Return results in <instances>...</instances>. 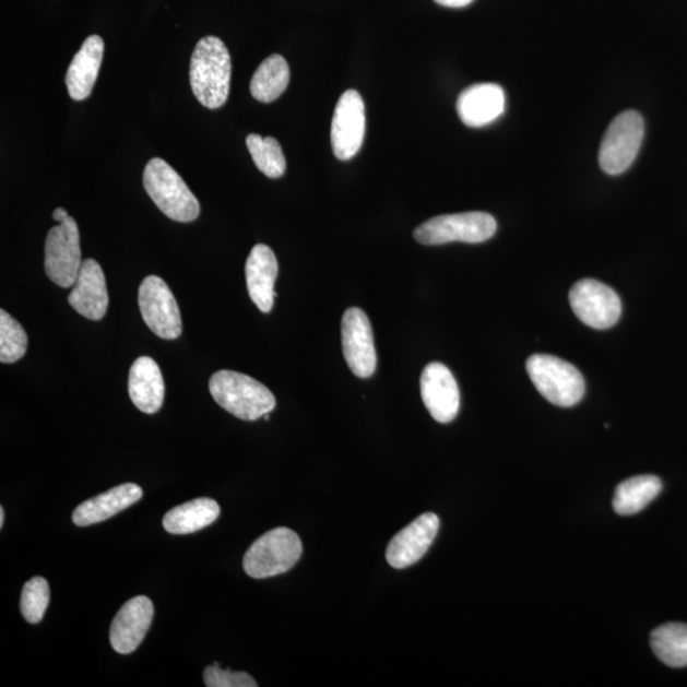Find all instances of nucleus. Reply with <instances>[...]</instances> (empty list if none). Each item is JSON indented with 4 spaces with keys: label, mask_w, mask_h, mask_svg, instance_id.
<instances>
[{
    "label": "nucleus",
    "mask_w": 687,
    "mask_h": 687,
    "mask_svg": "<svg viewBox=\"0 0 687 687\" xmlns=\"http://www.w3.org/2000/svg\"><path fill=\"white\" fill-rule=\"evenodd\" d=\"M230 56L225 43L215 36L200 40L190 63V83L200 104L220 109L227 103L230 86Z\"/></svg>",
    "instance_id": "1"
},
{
    "label": "nucleus",
    "mask_w": 687,
    "mask_h": 687,
    "mask_svg": "<svg viewBox=\"0 0 687 687\" xmlns=\"http://www.w3.org/2000/svg\"><path fill=\"white\" fill-rule=\"evenodd\" d=\"M210 390L215 403L242 421H258L272 413L276 405L272 391L264 384L234 370L214 374Z\"/></svg>",
    "instance_id": "2"
},
{
    "label": "nucleus",
    "mask_w": 687,
    "mask_h": 687,
    "mask_svg": "<svg viewBox=\"0 0 687 687\" xmlns=\"http://www.w3.org/2000/svg\"><path fill=\"white\" fill-rule=\"evenodd\" d=\"M143 183L146 194L169 220L189 223L199 217V200L166 161L151 159L144 169Z\"/></svg>",
    "instance_id": "3"
},
{
    "label": "nucleus",
    "mask_w": 687,
    "mask_h": 687,
    "mask_svg": "<svg viewBox=\"0 0 687 687\" xmlns=\"http://www.w3.org/2000/svg\"><path fill=\"white\" fill-rule=\"evenodd\" d=\"M304 545L295 531L270 530L254 542L244 557L247 576L264 579L287 573L303 557Z\"/></svg>",
    "instance_id": "4"
},
{
    "label": "nucleus",
    "mask_w": 687,
    "mask_h": 687,
    "mask_svg": "<svg viewBox=\"0 0 687 687\" xmlns=\"http://www.w3.org/2000/svg\"><path fill=\"white\" fill-rule=\"evenodd\" d=\"M526 369L536 390L554 405L572 407L584 396L583 376L566 360L549 354H534Z\"/></svg>",
    "instance_id": "5"
},
{
    "label": "nucleus",
    "mask_w": 687,
    "mask_h": 687,
    "mask_svg": "<svg viewBox=\"0 0 687 687\" xmlns=\"http://www.w3.org/2000/svg\"><path fill=\"white\" fill-rule=\"evenodd\" d=\"M497 232V221L484 212L439 215L414 230L416 241L426 246L451 242L482 244Z\"/></svg>",
    "instance_id": "6"
},
{
    "label": "nucleus",
    "mask_w": 687,
    "mask_h": 687,
    "mask_svg": "<svg viewBox=\"0 0 687 687\" xmlns=\"http://www.w3.org/2000/svg\"><path fill=\"white\" fill-rule=\"evenodd\" d=\"M644 138V120L637 111H624L609 123L602 139L599 162L607 175H620L636 161Z\"/></svg>",
    "instance_id": "7"
},
{
    "label": "nucleus",
    "mask_w": 687,
    "mask_h": 687,
    "mask_svg": "<svg viewBox=\"0 0 687 687\" xmlns=\"http://www.w3.org/2000/svg\"><path fill=\"white\" fill-rule=\"evenodd\" d=\"M82 266L80 230L68 217L52 227L45 242V272L61 288L73 287Z\"/></svg>",
    "instance_id": "8"
},
{
    "label": "nucleus",
    "mask_w": 687,
    "mask_h": 687,
    "mask_svg": "<svg viewBox=\"0 0 687 687\" xmlns=\"http://www.w3.org/2000/svg\"><path fill=\"white\" fill-rule=\"evenodd\" d=\"M139 308L145 325L166 341H175L182 333L179 305L171 289L157 275L146 276L139 287Z\"/></svg>",
    "instance_id": "9"
},
{
    "label": "nucleus",
    "mask_w": 687,
    "mask_h": 687,
    "mask_svg": "<svg viewBox=\"0 0 687 687\" xmlns=\"http://www.w3.org/2000/svg\"><path fill=\"white\" fill-rule=\"evenodd\" d=\"M570 306L584 325L597 330L613 328L621 316V300L606 284L579 281L569 293Z\"/></svg>",
    "instance_id": "10"
},
{
    "label": "nucleus",
    "mask_w": 687,
    "mask_h": 687,
    "mask_svg": "<svg viewBox=\"0 0 687 687\" xmlns=\"http://www.w3.org/2000/svg\"><path fill=\"white\" fill-rule=\"evenodd\" d=\"M366 134V109L357 91L344 92L331 122V145L335 157L351 159L360 150Z\"/></svg>",
    "instance_id": "11"
},
{
    "label": "nucleus",
    "mask_w": 687,
    "mask_h": 687,
    "mask_svg": "<svg viewBox=\"0 0 687 687\" xmlns=\"http://www.w3.org/2000/svg\"><path fill=\"white\" fill-rule=\"evenodd\" d=\"M344 358L353 375L368 378L376 372L377 354L372 327L360 308L346 310L342 320Z\"/></svg>",
    "instance_id": "12"
},
{
    "label": "nucleus",
    "mask_w": 687,
    "mask_h": 687,
    "mask_svg": "<svg viewBox=\"0 0 687 687\" xmlns=\"http://www.w3.org/2000/svg\"><path fill=\"white\" fill-rule=\"evenodd\" d=\"M424 405L431 418L447 424L457 418L460 411V390L451 370L442 363L434 362L424 368L421 377Z\"/></svg>",
    "instance_id": "13"
},
{
    "label": "nucleus",
    "mask_w": 687,
    "mask_h": 687,
    "mask_svg": "<svg viewBox=\"0 0 687 687\" xmlns=\"http://www.w3.org/2000/svg\"><path fill=\"white\" fill-rule=\"evenodd\" d=\"M439 530L435 513H424L393 537L386 550V559L395 569H404L418 562L427 554Z\"/></svg>",
    "instance_id": "14"
},
{
    "label": "nucleus",
    "mask_w": 687,
    "mask_h": 687,
    "mask_svg": "<svg viewBox=\"0 0 687 687\" xmlns=\"http://www.w3.org/2000/svg\"><path fill=\"white\" fill-rule=\"evenodd\" d=\"M154 607L145 596L131 599L120 608L110 628V642L120 654L134 652L151 628Z\"/></svg>",
    "instance_id": "15"
},
{
    "label": "nucleus",
    "mask_w": 687,
    "mask_h": 687,
    "mask_svg": "<svg viewBox=\"0 0 687 687\" xmlns=\"http://www.w3.org/2000/svg\"><path fill=\"white\" fill-rule=\"evenodd\" d=\"M68 297L76 312L92 321L104 319L109 307V293L102 265L94 259L82 261L80 274Z\"/></svg>",
    "instance_id": "16"
},
{
    "label": "nucleus",
    "mask_w": 687,
    "mask_h": 687,
    "mask_svg": "<svg viewBox=\"0 0 687 687\" xmlns=\"http://www.w3.org/2000/svg\"><path fill=\"white\" fill-rule=\"evenodd\" d=\"M457 109L465 126L470 128L489 126L506 110L505 91L494 83L475 84L459 96Z\"/></svg>",
    "instance_id": "17"
},
{
    "label": "nucleus",
    "mask_w": 687,
    "mask_h": 687,
    "mask_svg": "<svg viewBox=\"0 0 687 687\" xmlns=\"http://www.w3.org/2000/svg\"><path fill=\"white\" fill-rule=\"evenodd\" d=\"M246 283L252 303L259 310L269 313L273 310L274 284L277 276V260L266 245H257L246 261Z\"/></svg>",
    "instance_id": "18"
},
{
    "label": "nucleus",
    "mask_w": 687,
    "mask_h": 687,
    "mask_svg": "<svg viewBox=\"0 0 687 687\" xmlns=\"http://www.w3.org/2000/svg\"><path fill=\"white\" fill-rule=\"evenodd\" d=\"M143 497L141 486L137 484H122L115 486L109 491L83 501L73 512L75 526L86 528L111 519L115 514L122 512L137 504Z\"/></svg>",
    "instance_id": "19"
},
{
    "label": "nucleus",
    "mask_w": 687,
    "mask_h": 687,
    "mask_svg": "<svg viewBox=\"0 0 687 687\" xmlns=\"http://www.w3.org/2000/svg\"><path fill=\"white\" fill-rule=\"evenodd\" d=\"M104 50L103 38L92 35L75 54L66 76L69 96L75 102H83L91 96L103 64Z\"/></svg>",
    "instance_id": "20"
},
{
    "label": "nucleus",
    "mask_w": 687,
    "mask_h": 687,
    "mask_svg": "<svg viewBox=\"0 0 687 687\" xmlns=\"http://www.w3.org/2000/svg\"><path fill=\"white\" fill-rule=\"evenodd\" d=\"M129 395L139 411L154 414L164 405L165 381L156 362L138 358L130 368Z\"/></svg>",
    "instance_id": "21"
},
{
    "label": "nucleus",
    "mask_w": 687,
    "mask_h": 687,
    "mask_svg": "<svg viewBox=\"0 0 687 687\" xmlns=\"http://www.w3.org/2000/svg\"><path fill=\"white\" fill-rule=\"evenodd\" d=\"M221 507L214 499L199 498L168 511L164 528L169 534L188 535L203 530L218 520Z\"/></svg>",
    "instance_id": "22"
},
{
    "label": "nucleus",
    "mask_w": 687,
    "mask_h": 687,
    "mask_svg": "<svg viewBox=\"0 0 687 687\" xmlns=\"http://www.w3.org/2000/svg\"><path fill=\"white\" fill-rule=\"evenodd\" d=\"M662 490L661 478L653 475H642L628 478L617 486L613 507L620 516H632L652 504Z\"/></svg>",
    "instance_id": "23"
},
{
    "label": "nucleus",
    "mask_w": 687,
    "mask_h": 687,
    "mask_svg": "<svg viewBox=\"0 0 687 687\" xmlns=\"http://www.w3.org/2000/svg\"><path fill=\"white\" fill-rule=\"evenodd\" d=\"M289 80L291 71L287 60L274 54L262 61L258 71L254 72L250 83L251 95L260 103H273L287 90Z\"/></svg>",
    "instance_id": "24"
},
{
    "label": "nucleus",
    "mask_w": 687,
    "mask_h": 687,
    "mask_svg": "<svg viewBox=\"0 0 687 687\" xmlns=\"http://www.w3.org/2000/svg\"><path fill=\"white\" fill-rule=\"evenodd\" d=\"M651 647L658 659L668 667L687 666V624L668 623L655 629Z\"/></svg>",
    "instance_id": "25"
},
{
    "label": "nucleus",
    "mask_w": 687,
    "mask_h": 687,
    "mask_svg": "<svg viewBox=\"0 0 687 687\" xmlns=\"http://www.w3.org/2000/svg\"><path fill=\"white\" fill-rule=\"evenodd\" d=\"M246 144L253 164L257 165L262 174L270 177V179H277V177L284 175L287 162H285L282 146L276 139L250 134L246 138Z\"/></svg>",
    "instance_id": "26"
},
{
    "label": "nucleus",
    "mask_w": 687,
    "mask_h": 687,
    "mask_svg": "<svg viewBox=\"0 0 687 687\" xmlns=\"http://www.w3.org/2000/svg\"><path fill=\"white\" fill-rule=\"evenodd\" d=\"M28 337L25 329L4 310L0 311V362L3 365L25 357Z\"/></svg>",
    "instance_id": "27"
},
{
    "label": "nucleus",
    "mask_w": 687,
    "mask_h": 687,
    "mask_svg": "<svg viewBox=\"0 0 687 687\" xmlns=\"http://www.w3.org/2000/svg\"><path fill=\"white\" fill-rule=\"evenodd\" d=\"M50 587L43 577H35L23 585L21 596V613L29 624L43 620L49 606Z\"/></svg>",
    "instance_id": "28"
},
{
    "label": "nucleus",
    "mask_w": 687,
    "mask_h": 687,
    "mask_svg": "<svg viewBox=\"0 0 687 687\" xmlns=\"http://www.w3.org/2000/svg\"><path fill=\"white\" fill-rule=\"evenodd\" d=\"M204 683L208 687H257L258 683L249 674L234 673L230 670H222L218 663L208 666L204 671Z\"/></svg>",
    "instance_id": "29"
},
{
    "label": "nucleus",
    "mask_w": 687,
    "mask_h": 687,
    "mask_svg": "<svg viewBox=\"0 0 687 687\" xmlns=\"http://www.w3.org/2000/svg\"><path fill=\"white\" fill-rule=\"evenodd\" d=\"M438 4L449 8H462L474 2V0H435Z\"/></svg>",
    "instance_id": "30"
},
{
    "label": "nucleus",
    "mask_w": 687,
    "mask_h": 687,
    "mask_svg": "<svg viewBox=\"0 0 687 687\" xmlns=\"http://www.w3.org/2000/svg\"><path fill=\"white\" fill-rule=\"evenodd\" d=\"M69 217L68 213L63 208H58V210L54 211L52 218L59 223L66 221Z\"/></svg>",
    "instance_id": "31"
},
{
    "label": "nucleus",
    "mask_w": 687,
    "mask_h": 687,
    "mask_svg": "<svg viewBox=\"0 0 687 687\" xmlns=\"http://www.w3.org/2000/svg\"><path fill=\"white\" fill-rule=\"evenodd\" d=\"M4 519H5V516H4V508H3V507H0V528H3V524H4Z\"/></svg>",
    "instance_id": "32"
}]
</instances>
